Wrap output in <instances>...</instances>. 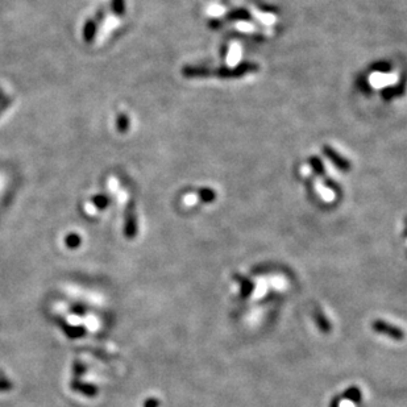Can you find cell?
Wrapping results in <instances>:
<instances>
[{"mask_svg":"<svg viewBox=\"0 0 407 407\" xmlns=\"http://www.w3.org/2000/svg\"><path fill=\"white\" fill-rule=\"evenodd\" d=\"M372 328L375 332L386 335V336L391 337V339H394V340H402L404 337V334L401 328L395 327V325L390 324V323H388V321L385 320H381V319H377V320L373 321Z\"/></svg>","mask_w":407,"mask_h":407,"instance_id":"cell-1","label":"cell"},{"mask_svg":"<svg viewBox=\"0 0 407 407\" xmlns=\"http://www.w3.org/2000/svg\"><path fill=\"white\" fill-rule=\"evenodd\" d=\"M57 323L69 339H79V337L85 336L87 332L86 328L82 327V325H71L65 319H57Z\"/></svg>","mask_w":407,"mask_h":407,"instance_id":"cell-2","label":"cell"},{"mask_svg":"<svg viewBox=\"0 0 407 407\" xmlns=\"http://www.w3.org/2000/svg\"><path fill=\"white\" fill-rule=\"evenodd\" d=\"M71 390L80 393V394L86 395V397H95L98 394V388L93 384H87V382L80 381L79 378H75L70 384Z\"/></svg>","mask_w":407,"mask_h":407,"instance_id":"cell-3","label":"cell"},{"mask_svg":"<svg viewBox=\"0 0 407 407\" xmlns=\"http://www.w3.org/2000/svg\"><path fill=\"white\" fill-rule=\"evenodd\" d=\"M124 233L128 239H132V237H134L137 233V222H136V215H134L133 208H128L127 213H125Z\"/></svg>","mask_w":407,"mask_h":407,"instance_id":"cell-4","label":"cell"},{"mask_svg":"<svg viewBox=\"0 0 407 407\" xmlns=\"http://www.w3.org/2000/svg\"><path fill=\"white\" fill-rule=\"evenodd\" d=\"M314 318H315V320H316V323H318L319 328H320L321 331H324V332L331 331V324H330V321L327 320V318H325L324 315L321 314L319 310H315Z\"/></svg>","mask_w":407,"mask_h":407,"instance_id":"cell-5","label":"cell"},{"mask_svg":"<svg viewBox=\"0 0 407 407\" xmlns=\"http://www.w3.org/2000/svg\"><path fill=\"white\" fill-rule=\"evenodd\" d=\"M96 35V22L94 20H90V21L86 22L85 25V32H83V37H85V41L91 42L94 37Z\"/></svg>","mask_w":407,"mask_h":407,"instance_id":"cell-6","label":"cell"},{"mask_svg":"<svg viewBox=\"0 0 407 407\" xmlns=\"http://www.w3.org/2000/svg\"><path fill=\"white\" fill-rule=\"evenodd\" d=\"M80 237L76 233H70V235L66 236V239H65V244H66L67 248L70 249H75L78 248L80 245Z\"/></svg>","mask_w":407,"mask_h":407,"instance_id":"cell-7","label":"cell"},{"mask_svg":"<svg viewBox=\"0 0 407 407\" xmlns=\"http://www.w3.org/2000/svg\"><path fill=\"white\" fill-rule=\"evenodd\" d=\"M344 397L347 398V399H349V401L359 403V402L361 401V391L359 390V388H355V386H353V388H350L349 390H347L344 393Z\"/></svg>","mask_w":407,"mask_h":407,"instance_id":"cell-8","label":"cell"},{"mask_svg":"<svg viewBox=\"0 0 407 407\" xmlns=\"http://www.w3.org/2000/svg\"><path fill=\"white\" fill-rule=\"evenodd\" d=\"M85 373H86V366L76 361V363L74 364V377H75V378H79L80 375L85 374Z\"/></svg>","mask_w":407,"mask_h":407,"instance_id":"cell-9","label":"cell"},{"mask_svg":"<svg viewBox=\"0 0 407 407\" xmlns=\"http://www.w3.org/2000/svg\"><path fill=\"white\" fill-rule=\"evenodd\" d=\"M112 8L118 15L124 12V0H112Z\"/></svg>","mask_w":407,"mask_h":407,"instance_id":"cell-10","label":"cell"},{"mask_svg":"<svg viewBox=\"0 0 407 407\" xmlns=\"http://www.w3.org/2000/svg\"><path fill=\"white\" fill-rule=\"evenodd\" d=\"M94 203L99 207V208H105L108 206V199L105 197H95L94 198Z\"/></svg>","mask_w":407,"mask_h":407,"instance_id":"cell-11","label":"cell"},{"mask_svg":"<svg viewBox=\"0 0 407 407\" xmlns=\"http://www.w3.org/2000/svg\"><path fill=\"white\" fill-rule=\"evenodd\" d=\"M118 125H119V130H121V132H123V130H127V128H128L127 116H124V115H121L120 118H119V120H118Z\"/></svg>","mask_w":407,"mask_h":407,"instance_id":"cell-12","label":"cell"},{"mask_svg":"<svg viewBox=\"0 0 407 407\" xmlns=\"http://www.w3.org/2000/svg\"><path fill=\"white\" fill-rule=\"evenodd\" d=\"M158 406L159 402L158 399H156V398H149V399H147L145 403H144V407H158Z\"/></svg>","mask_w":407,"mask_h":407,"instance_id":"cell-13","label":"cell"},{"mask_svg":"<svg viewBox=\"0 0 407 407\" xmlns=\"http://www.w3.org/2000/svg\"><path fill=\"white\" fill-rule=\"evenodd\" d=\"M11 386H12V385H11L10 381H6V379H0V391L10 390Z\"/></svg>","mask_w":407,"mask_h":407,"instance_id":"cell-14","label":"cell"}]
</instances>
